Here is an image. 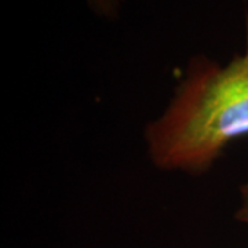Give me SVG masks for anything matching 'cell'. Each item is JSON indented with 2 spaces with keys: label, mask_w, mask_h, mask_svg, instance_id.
I'll return each mask as SVG.
<instances>
[{
  "label": "cell",
  "mask_w": 248,
  "mask_h": 248,
  "mask_svg": "<svg viewBox=\"0 0 248 248\" xmlns=\"http://www.w3.org/2000/svg\"><path fill=\"white\" fill-rule=\"evenodd\" d=\"M243 137H248V14L244 51L226 65L192 57L167 108L143 131L156 169L189 175L205 174Z\"/></svg>",
  "instance_id": "obj_1"
},
{
  "label": "cell",
  "mask_w": 248,
  "mask_h": 248,
  "mask_svg": "<svg viewBox=\"0 0 248 248\" xmlns=\"http://www.w3.org/2000/svg\"><path fill=\"white\" fill-rule=\"evenodd\" d=\"M234 217L240 223L248 228V177L246 182L240 186V205Z\"/></svg>",
  "instance_id": "obj_3"
},
{
  "label": "cell",
  "mask_w": 248,
  "mask_h": 248,
  "mask_svg": "<svg viewBox=\"0 0 248 248\" xmlns=\"http://www.w3.org/2000/svg\"><path fill=\"white\" fill-rule=\"evenodd\" d=\"M124 0H89V4L94 13L102 17L113 18L119 13Z\"/></svg>",
  "instance_id": "obj_2"
}]
</instances>
